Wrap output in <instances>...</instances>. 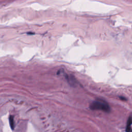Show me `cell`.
Returning <instances> with one entry per match:
<instances>
[{"label":"cell","mask_w":132,"mask_h":132,"mask_svg":"<svg viewBox=\"0 0 132 132\" xmlns=\"http://www.w3.org/2000/svg\"><path fill=\"white\" fill-rule=\"evenodd\" d=\"M90 108L92 110H101L106 112L110 110L109 105L107 102L103 100H95L90 105Z\"/></svg>","instance_id":"obj_1"},{"label":"cell","mask_w":132,"mask_h":132,"mask_svg":"<svg viewBox=\"0 0 132 132\" xmlns=\"http://www.w3.org/2000/svg\"><path fill=\"white\" fill-rule=\"evenodd\" d=\"M131 124H132V117L129 116L127 121V125H126V130L127 131H130Z\"/></svg>","instance_id":"obj_2"},{"label":"cell","mask_w":132,"mask_h":132,"mask_svg":"<svg viewBox=\"0 0 132 132\" xmlns=\"http://www.w3.org/2000/svg\"><path fill=\"white\" fill-rule=\"evenodd\" d=\"M9 124H10V126L11 128L12 129H14V119H13V117L10 116L9 117Z\"/></svg>","instance_id":"obj_3"},{"label":"cell","mask_w":132,"mask_h":132,"mask_svg":"<svg viewBox=\"0 0 132 132\" xmlns=\"http://www.w3.org/2000/svg\"><path fill=\"white\" fill-rule=\"evenodd\" d=\"M120 98L121 100H122V101H126V98L125 97H123V96H120Z\"/></svg>","instance_id":"obj_4"}]
</instances>
